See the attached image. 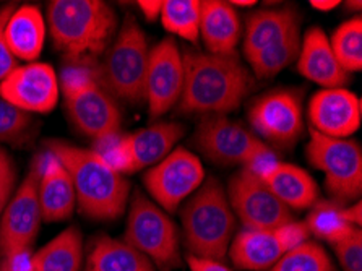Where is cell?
I'll return each instance as SVG.
<instances>
[{
  "label": "cell",
  "mask_w": 362,
  "mask_h": 271,
  "mask_svg": "<svg viewBox=\"0 0 362 271\" xmlns=\"http://www.w3.org/2000/svg\"><path fill=\"white\" fill-rule=\"evenodd\" d=\"M37 159H40L37 195H40L42 219L54 223V221L70 218L74 213L76 197L67 169L49 151L42 153Z\"/></svg>",
  "instance_id": "cell-17"
},
{
  "label": "cell",
  "mask_w": 362,
  "mask_h": 271,
  "mask_svg": "<svg viewBox=\"0 0 362 271\" xmlns=\"http://www.w3.org/2000/svg\"><path fill=\"white\" fill-rule=\"evenodd\" d=\"M298 70L307 80L325 88H343L351 76L338 64L330 40L319 26L310 28L300 41Z\"/></svg>",
  "instance_id": "cell-18"
},
{
  "label": "cell",
  "mask_w": 362,
  "mask_h": 271,
  "mask_svg": "<svg viewBox=\"0 0 362 271\" xmlns=\"http://www.w3.org/2000/svg\"><path fill=\"white\" fill-rule=\"evenodd\" d=\"M203 177L205 171L200 159L189 149L177 148L148 171L144 184L164 212L174 213L203 184Z\"/></svg>",
  "instance_id": "cell-11"
},
{
  "label": "cell",
  "mask_w": 362,
  "mask_h": 271,
  "mask_svg": "<svg viewBox=\"0 0 362 271\" xmlns=\"http://www.w3.org/2000/svg\"><path fill=\"white\" fill-rule=\"evenodd\" d=\"M60 88L69 119L76 130L95 142L120 134V110L98 83L95 65L67 64L60 76Z\"/></svg>",
  "instance_id": "cell-6"
},
{
  "label": "cell",
  "mask_w": 362,
  "mask_h": 271,
  "mask_svg": "<svg viewBox=\"0 0 362 271\" xmlns=\"http://www.w3.org/2000/svg\"><path fill=\"white\" fill-rule=\"evenodd\" d=\"M187 255L223 262L235 231V217L223 185L216 179L203 182L180 213Z\"/></svg>",
  "instance_id": "cell-4"
},
{
  "label": "cell",
  "mask_w": 362,
  "mask_h": 271,
  "mask_svg": "<svg viewBox=\"0 0 362 271\" xmlns=\"http://www.w3.org/2000/svg\"><path fill=\"white\" fill-rule=\"evenodd\" d=\"M307 159L325 174V187L333 202L358 200L362 192V151L358 142L322 135L310 127Z\"/></svg>",
  "instance_id": "cell-8"
},
{
  "label": "cell",
  "mask_w": 362,
  "mask_h": 271,
  "mask_svg": "<svg viewBox=\"0 0 362 271\" xmlns=\"http://www.w3.org/2000/svg\"><path fill=\"white\" fill-rule=\"evenodd\" d=\"M13 187L15 185H0V217H2L5 204L10 200V197H12Z\"/></svg>",
  "instance_id": "cell-43"
},
{
  "label": "cell",
  "mask_w": 362,
  "mask_h": 271,
  "mask_svg": "<svg viewBox=\"0 0 362 271\" xmlns=\"http://www.w3.org/2000/svg\"><path fill=\"white\" fill-rule=\"evenodd\" d=\"M184 88L177 108L184 114L224 115L238 109L254 90V75L238 54L184 51Z\"/></svg>",
  "instance_id": "cell-1"
},
{
  "label": "cell",
  "mask_w": 362,
  "mask_h": 271,
  "mask_svg": "<svg viewBox=\"0 0 362 271\" xmlns=\"http://www.w3.org/2000/svg\"><path fill=\"white\" fill-rule=\"evenodd\" d=\"M13 12H15V4H8L5 5L4 8H0V81L18 67V60H16L12 55V52L8 51L7 44H5V40H4L5 25H7L10 15Z\"/></svg>",
  "instance_id": "cell-36"
},
{
  "label": "cell",
  "mask_w": 362,
  "mask_h": 271,
  "mask_svg": "<svg viewBox=\"0 0 362 271\" xmlns=\"http://www.w3.org/2000/svg\"><path fill=\"white\" fill-rule=\"evenodd\" d=\"M298 15L289 8L259 10L247 16L244 33V54L247 59L254 57L270 46L289 30L298 26Z\"/></svg>",
  "instance_id": "cell-25"
},
{
  "label": "cell",
  "mask_w": 362,
  "mask_h": 271,
  "mask_svg": "<svg viewBox=\"0 0 362 271\" xmlns=\"http://www.w3.org/2000/svg\"><path fill=\"white\" fill-rule=\"evenodd\" d=\"M124 241L160 271H173L182 263L177 226L141 192H135L132 198Z\"/></svg>",
  "instance_id": "cell-7"
},
{
  "label": "cell",
  "mask_w": 362,
  "mask_h": 271,
  "mask_svg": "<svg viewBox=\"0 0 362 271\" xmlns=\"http://www.w3.org/2000/svg\"><path fill=\"white\" fill-rule=\"evenodd\" d=\"M148 55L150 49L144 30L127 16L103 60L95 65L98 83L111 98L135 106L141 104L146 99Z\"/></svg>",
  "instance_id": "cell-5"
},
{
  "label": "cell",
  "mask_w": 362,
  "mask_h": 271,
  "mask_svg": "<svg viewBox=\"0 0 362 271\" xmlns=\"http://www.w3.org/2000/svg\"><path fill=\"white\" fill-rule=\"evenodd\" d=\"M362 101L344 88H325L312 96L309 120L312 129L332 138H346L359 129Z\"/></svg>",
  "instance_id": "cell-16"
},
{
  "label": "cell",
  "mask_w": 362,
  "mask_h": 271,
  "mask_svg": "<svg viewBox=\"0 0 362 271\" xmlns=\"http://www.w3.org/2000/svg\"><path fill=\"white\" fill-rule=\"evenodd\" d=\"M4 40L16 60H36L46 40V21L41 10L35 5H21L15 8L5 25Z\"/></svg>",
  "instance_id": "cell-20"
},
{
  "label": "cell",
  "mask_w": 362,
  "mask_h": 271,
  "mask_svg": "<svg viewBox=\"0 0 362 271\" xmlns=\"http://www.w3.org/2000/svg\"><path fill=\"white\" fill-rule=\"evenodd\" d=\"M200 0H166L163 2L161 21L169 33L189 42L200 38Z\"/></svg>",
  "instance_id": "cell-29"
},
{
  "label": "cell",
  "mask_w": 362,
  "mask_h": 271,
  "mask_svg": "<svg viewBox=\"0 0 362 271\" xmlns=\"http://www.w3.org/2000/svg\"><path fill=\"white\" fill-rule=\"evenodd\" d=\"M310 5L322 12H328V10L337 8L339 5V0H312Z\"/></svg>",
  "instance_id": "cell-42"
},
{
  "label": "cell",
  "mask_w": 362,
  "mask_h": 271,
  "mask_svg": "<svg viewBox=\"0 0 362 271\" xmlns=\"http://www.w3.org/2000/svg\"><path fill=\"white\" fill-rule=\"evenodd\" d=\"M267 271H334L332 258L317 242L307 241L281 258Z\"/></svg>",
  "instance_id": "cell-31"
},
{
  "label": "cell",
  "mask_w": 362,
  "mask_h": 271,
  "mask_svg": "<svg viewBox=\"0 0 362 271\" xmlns=\"http://www.w3.org/2000/svg\"><path fill=\"white\" fill-rule=\"evenodd\" d=\"M47 151L67 169L76 203L85 217L112 221L125 212L130 195L129 180L107 168L96 151L59 140L49 142Z\"/></svg>",
  "instance_id": "cell-3"
},
{
  "label": "cell",
  "mask_w": 362,
  "mask_h": 271,
  "mask_svg": "<svg viewBox=\"0 0 362 271\" xmlns=\"http://www.w3.org/2000/svg\"><path fill=\"white\" fill-rule=\"evenodd\" d=\"M184 88V62L177 42L164 38L148 55L145 98L150 117L158 119L179 103Z\"/></svg>",
  "instance_id": "cell-13"
},
{
  "label": "cell",
  "mask_w": 362,
  "mask_h": 271,
  "mask_svg": "<svg viewBox=\"0 0 362 271\" xmlns=\"http://www.w3.org/2000/svg\"><path fill=\"white\" fill-rule=\"evenodd\" d=\"M184 134L185 127L179 122H156L136 130L135 134H129L127 140L135 173L163 161Z\"/></svg>",
  "instance_id": "cell-22"
},
{
  "label": "cell",
  "mask_w": 362,
  "mask_h": 271,
  "mask_svg": "<svg viewBox=\"0 0 362 271\" xmlns=\"http://www.w3.org/2000/svg\"><path fill=\"white\" fill-rule=\"evenodd\" d=\"M299 51L300 31L298 25L293 30H289L283 38H279L278 41L247 60H249L252 67V74L257 79H270V76L279 74L284 67H288L296 57H299Z\"/></svg>",
  "instance_id": "cell-27"
},
{
  "label": "cell",
  "mask_w": 362,
  "mask_h": 271,
  "mask_svg": "<svg viewBox=\"0 0 362 271\" xmlns=\"http://www.w3.org/2000/svg\"><path fill=\"white\" fill-rule=\"evenodd\" d=\"M228 253L238 268L263 271L270 270L284 252L275 231L244 229L233 237Z\"/></svg>",
  "instance_id": "cell-23"
},
{
  "label": "cell",
  "mask_w": 362,
  "mask_h": 271,
  "mask_svg": "<svg viewBox=\"0 0 362 271\" xmlns=\"http://www.w3.org/2000/svg\"><path fill=\"white\" fill-rule=\"evenodd\" d=\"M83 271H156V268L124 239L101 236L88 248Z\"/></svg>",
  "instance_id": "cell-24"
},
{
  "label": "cell",
  "mask_w": 362,
  "mask_h": 271,
  "mask_svg": "<svg viewBox=\"0 0 362 271\" xmlns=\"http://www.w3.org/2000/svg\"><path fill=\"white\" fill-rule=\"evenodd\" d=\"M275 236L281 246L283 252L286 253L289 250H293L300 244H304L309 239L310 232L307 229L305 223H299V221H289V223L279 226L278 229H275Z\"/></svg>",
  "instance_id": "cell-35"
},
{
  "label": "cell",
  "mask_w": 362,
  "mask_h": 271,
  "mask_svg": "<svg viewBox=\"0 0 362 271\" xmlns=\"http://www.w3.org/2000/svg\"><path fill=\"white\" fill-rule=\"evenodd\" d=\"M243 26L235 8L229 2L206 0L202 2L200 36L210 54H235Z\"/></svg>",
  "instance_id": "cell-19"
},
{
  "label": "cell",
  "mask_w": 362,
  "mask_h": 271,
  "mask_svg": "<svg viewBox=\"0 0 362 271\" xmlns=\"http://www.w3.org/2000/svg\"><path fill=\"white\" fill-rule=\"evenodd\" d=\"M187 263L190 271H233L223 262L211 258H202L195 255H187Z\"/></svg>",
  "instance_id": "cell-38"
},
{
  "label": "cell",
  "mask_w": 362,
  "mask_h": 271,
  "mask_svg": "<svg viewBox=\"0 0 362 271\" xmlns=\"http://www.w3.org/2000/svg\"><path fill=\"white\" fill-rule=\"evenodd\" d=\"M33 124L31 114L16 109L0 98V142H18Z\"/></svg>",
  "instance_id": "cell-33"
},
{
  "label": "cell",
  "mask_w": 362,
  "mask_h": 271,
  "mask_svg": "<svg viewBox=\"0 0 362 271\" xmlns=\"http://www.w3.org/2000/svg\"><path fill=\"white\" fill-rule=\"evenodd\" d=\"M341 204L334 202H319L314 204L312 212L307 217L305 226L310 234H314L317 239H323L330 244L343 241L353 232L346 218H344Z\"/></svg>",
  "instance_id": "cell-28"
},
{
  "label": "cell",
  "mask_w": 362,
  "mask_h": 271,
  "mask_svg": "<svg viewBox=\"0 0 362 271\" xmlns=\"http://www.w3.org/2000/svg\"><path fill=\"white\" fill-rule=\"evenodd\" d=\"M249 120L257 134L279 145H291L303 134L304 120L299 98L289 91H272L254 101Z\"/></svg>",
  "instance_id": "cell-15"
},
{
  "label": "cell",
  "mask_w": 362,
  "mask_h": 271,
  "mask_svg": "<svg viewBox=\"0 0 362 271\" xmlns=\"http://www.w3.org/2000/svg\"><path fill=\"white\" fill-rule=\"evenodd\" d=\"M228 200L244 229L275 231L293 221V213L286 204L273 195L259 175L245 168L229 179Z\"/></svg>",
  "instance_id": "cell-10"
},
{
  "label": "cell",
  "mask_w": 362,
  "mask_h": 271,
  "mask_svg": "<svg viewBox=\"0 0 362 271\" xmlns=\"http://www.w3.org/2000/svg\"><path fill=\"white\" fill-rule=\"evenodd\" d=\"M195 145L213 163L247 168L270 146L226 115H203L195 130Z\"/></svg>",
  "instance_id": "cell-9"
},
{
  "label": "cell",
  "mask_w": 362,
  "mask_h": 271,
  "mask_svg": "<svg viewBox=\"0 0 362 271\" xmlns=\"http://www.w3.org/2000/svg\"><path fill=\"white\" fill-rule=\"evenodd\" d=\"M40 159L33 161L30 173L10 197L0 217V258L21 247H31L41 226V207L37 195Z\"/></svg>",
  "instance_id": "cell-12"
},
{
  "label": "cell",
  "mask_w": 362,
  "mask_h": 271,
  "mask_svg": "<svg viewBox=\"0 0 362 271\" xmlns=\"http://www.w3.org/2000/svg\"><path fill=\"white\" fill-rule=\"evenodd\" d=\"M141 12L146 16L148 20H156L158 15H161V8H163V2L161 0H140L136 2Z\"/></svg>",
  "instance_id": "cell-40"
},
{
  "label": "cell",
  "mask_w": 362,
  "mask_h": 271,
  "mask_svg": "<svg viewBox=\"0 0 362 271\" xmlns=\"http://www.w3.org/2000/svg\"><path fill=\"white\" fill-rule=\"evenodd\" d=\"M33 255L31 247L15 248L0 258V271H33Z\"/></svg>",
  "instance_id": "cell-37"
},
{
  "label": "cell",
  "mask_w": 362,
  "mask_h": 271,
  "mask_svg": "<svg viewBox=\"0 0 362 271\" xmlns=\"http://www.w3.org/2000/svg\"><path fill=\"white\" fill-rule=\"evenodd\" d=\"M344 218H346L348 223L353 226H361L362 224V204L361 202H356L353 207H348L343 209Z\"/></svg>",
  "instance_id": "cell-41"
},
{
  "label": "cell",
  "mask_w": 362,
  "mask_h": 271,
  "mask_svg": "<svg viewBox=\"0 0 362 271\" xmlns=\"http://www.w3.org/2000/svg\"><path fill=\"white\" fill-rule=\"evenodd\" d=\"M83 263V237L69 228L33 255V271H80Z\"/></svg>",
  "instance_id": "cell-26"
},
{
  "label": "cell",
  "mask_w": 362,
  "mask_h": 271,
  "mask_svg": "<svg viewBox=\"0 0 362 271\" xmlns=\"http://www.w3.org/2000/svg\"><path fill=\"white\" fill-rule=\"evenodd\" d=\"M16 169L7 151L0 148V185H15Z\"/></svg>",
  "instance_id": "cell-39"
},
{
  "label": "cell",
  "mask_w": 362,
  "mask_h": 271,
  "mask_svg": "<svg viewBox=\"0 0 362 271\" xmlns=\"http://www.w3.org/2000/svg\"><path fill=\"white\" fill-rule=\"evenodd\" d=\"M233 5H239V7H250V5H255L257 2L255 0H233V2H229Z\"/></svg>",
  "instance_id": "cell-44"
},
{
  "label": "cell",
  "mask_w": 362,
  "mask_h": 271,
  "mask_svg": "<svg viewBox=\"0 0 362 271\" xmlns=\"http://www.w3.org/2000/svg\"><path fill=\"white\" fill-rule=\"evenodd\" d=\"M260 179L289 209L309 208L319 198V187L312 175L294 164L278 161Z\"/></svg>",
  "instance_id": "cell-21"
},
{
  "label": "cell",
  "mask_w": 362,
  "mask_h": 271,
  "mask_svg": "<svg viewBox=\"0 0 362 271\" xmlns=\"http://www.w3.org/2000/svg\"><path fill=\"white\" fill-rule=\"evenodd\" d=\"M334 253L344 271H362V232L354 228L343 241L333 244Z\"/></svg>",
  "instance_id": "cell-34"
},
{
  "label": "cell",
  "mask_w": 362,
  "mask_h": 271,
  "mask_svg": "<svg viewBox=\"0 0 362 271\" xmlns=\"http://www.w3.org/2000/svg\"><path fill=\"white\" fill-rule=\"evenodd\" d=\"M93 151L100 154L101 159L117 174H132L134 171V158L129 146L127 135H112L98 140Z\"/></svg>",
  "instance_id": "cell-32"
},
{
  "label": "cell",
  "mask_w": 362,
  "mask_h": 271,
  "mask_svg": "<svg viewBox=\"0 0 362 271\" xmlns=\"http://www.w3.org/2000/svg\"><path fill=\"white\" fill-rule=\"evenodd\" d=\"M117 15L101 0H52L47 26L57 51L70 65H96L117 33Z\"/></svg>",
  "instance_id": "cell-2"
},
{
  "label": "cell",
  "mask_w": 362,
  "mask_h": 271,
  "mask_svg": "<svg viewBox=\"0 0 362 271\" xmlns=\"http://www.w3.org/2000/svg\"><path fill=\"white\" fill-rule=\"evenodd\" d=\"M59 80L49 64L16 67L0 81V98L23 113L47 114L59 101Z\"/></svg>",
  "instance_id": "cell-14"
},
{
  "label": "cell",
  "mask_w": 362,
  "mask_h": 271,
  "mask_svg": "<svg viewBox=\"0 0 362 271\" xmlns=\"http://www.w3.org/2000/svg\"><path fill=\"white\" fill-rule=\"evenodd\" d=\"M338 64L351 74L362 69V20L359 16L344 21L337 28L330 41Z\"/></svg>",
  "instance_id": "cell-30"
}]
</instances>
